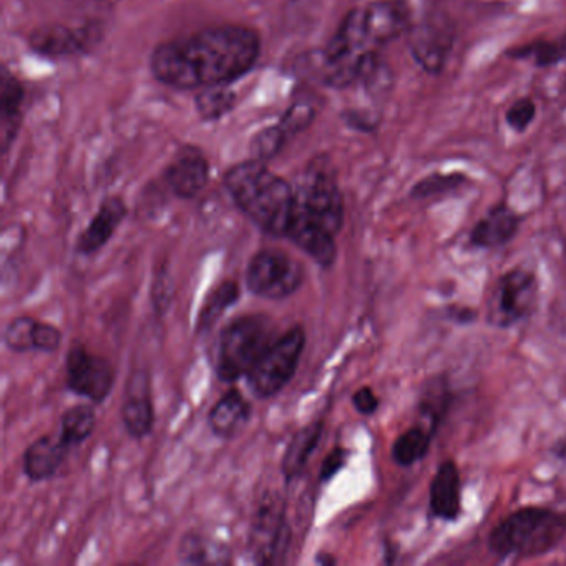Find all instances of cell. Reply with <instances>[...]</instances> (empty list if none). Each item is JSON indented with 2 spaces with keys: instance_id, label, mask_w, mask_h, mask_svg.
Returning <instances> with one entry per match:
<instances>
[{
  "instance_id": "6da1fadb",
  "label": "cell",
  "mask_w": 566,
  "mask_h": 566,
  "mask_svg": "<svg viewBox=\"0 0 566 566\" xmlns=\"http://www.w3.org/2000/svg\"><path fill=\"white\" fill-rule=\"evenodd\" d=\"M261 54L254 29L224 24L201 29L157 45L151 75L177 91H205L230 85L253 71Z\"/></svg>"
},
{
  "instance_id": "7a4b0ae2",
  "label": "cell",
  "mask_w": 566,
  "mask_h": 566,
  "mask_svg": "<svg viewBox=\"0 0 566 566\" xmlns=\"http://www.w3.org/2000/svg\"><path fill=\"white\" fill-rule=\"evenodd\" d=\"M344 227V198L326 161L307 167L294 187V210L286 238L321 268L336 263V237Z\"/></svg>"
},
{
  "instance_id": "3957f363",
  "label": "cell",
  "mask_w": 566,
  "mask_h": 566,
  "mask_svg": "<svg viewBox=\"0 0 566 566\" xmlns=\"http://www.w3.org/2000/svg\"><path fill=\"white\" fill-rule=\"evenodd\" d=\"M224 188L241 213L274 238H286L294 210V187L271 171L264 161L233 165L223 177Z\"/></svg>"
},
{
  "instance_id": "277c9868",
  "label": "cell",
  "mask_w": 566,
  "mask_h": 566,
  "mask_svg": "<svg viewBox=\"0 0 566 566\" xmlns=\"http://www.w3.org/2000/svg\"><path fill=\"white\" fill-rule=\"evenodd\" d=\"M566 533V518L555 510L525 506L503 518L489 535V549L500 559L533 558L556 548Z\"/></svg>"
},
{
  "instance_id": "5b68a950",
  "label": "cell",
  "mask_w": 566,
  "mask_h": 566,
  "mask_svg": "<svg viewBox=\"0 0 566 566\" xmlns=\"http://www.w3.org/2000/svg\"><path fill=\"white\" fill-rule=\"evenodd\" d=\"M276 324L266 314H247L231 321L218 339L214 370L221 382H237L256 366L277 339Z\"/></svg>"
},
{
  "instance_id": "8992f818",
  "label": "cell",
  "mask_w": 566,
  "mask_h": 566,
  "mask_svg": "<svg viewBox=\"0 0 566 566\" xmlns=\"http://www.w3.org/2000/svg\"><path fill=\"white\" fill-rule=\"evenodd\" d=\"M306 346L303 326H294L281 334L256 366L248 374V386L258 399L277 396L293 380Z\"/></svg>"
},
{
  "instance_id": "52a82bcc",
  "label": "cell",
  "mask_w": 566,
  "mask_h": 566,
  "mask_svg": "<svg viewBox=\"0 0 566 566\" xmlns=\"http://www.w3.org/2000/svg\"><path fill=\"white\" fill-rule=\"evenodd\" d=\"M538 280L526 268H513L496 280L486 306V319L493 327L510 329L522 324L538 306Z\"/></svg>"
},
{
  "instance_id": "ba28073f",
  "label": "cell",
  "mask_w": 566,
  "mask_h": 566,
  "mask_svg": "<svg viewBox=\"0 0 566 566\" xmlns=\"http://www.w3.org/2000/svg\"><path fill=\"white\" fill-rule=\"evenodd\" d=\"M304 266L291 254L274 248L258 251L247 270V286L254 296L283 301L304 283Z\"/></svg>"
},
{
  "instance_id": "9c48e42d",
  "label": "cell",
  "mask_w": 566,
  "mask_h": 566,
  "mask_svg": "<svg viewBox=\"0 0 566 566\" xmlns=\"http://www.w3.org/2000/svg\"><path fill=\"white\" fill-rule=\"evenodd\" d=\"M67 389L75 396L84 397L94 403H102L115 384V369L107 357L88 353L87 347L75 344L65 359Z\"/></svg>"
},
{
  "instance_id": "30bf717a",
  "label": "cell",
  "mask_w": 566,
  "mask_h": 566,
  "mask_svg": "<svg viewBox=\"0 0 566 566\" xmlns=\"http://www.w3.org/2000/svg\"><path fill=\"white\" fill-rule=\"evenodd\" d=\"M291 543V530L286 522V512L280 499H264L254 513L251 525V548L254 563L270 565L283 562Z\"/></svg>"
},
{
  "instance_id": "8fae6325",
  "label": "cell",
  "mask_w": 566,
  "mask_h": 566,
  "mask_svg": "<svg viewBox=\"0 0 566 566\" xmlns=\"http://www.w3.org/2000/svg\"><path fill=\"white\" fill-rule=\"evenodd\" d=\"M453 42L455 28L443 14L427 15L409 31L410 54L422 71L430 75L440 74L446 69Z\"/></svg>"
},
{
  "instance_id": "7c38bea8",
  "label": "cell",
  "mask_w": 566,
  "mask_h": 566,
  "mask_svg": "<svg viewBox=\"0 0 566 566\" xmlns=\"http://www.w3.org/2000/svg\"><path fill=\"white\" fill-rule=\"evenodd\" d=\"M101 39V29L95 25H45L29 35V45L42 57L67 59L88 54Z\"/></svg>"
},
{
  "instance_id": "4fadbf2b",
  "label": "cell",
  "mask_w": 566,
  "mask_h": 566,
  "mask_svg": "<svg viewBox=\"0 0 566 566\" xmlns=\"http://www.w3.org/2000/svg\"><path fill=\"white\" fill-rule=\"evenodd\" d=\"M360 9L364 28L377 49L396 41L412 28L409 0H374Z\"/></svg>"
},
{
  "instance_id": "5bb4252c",
  "label": "cell",
  "mask_w": 566,
  "mask_h": 566,
  "mask_svg": "<svg viewBox=\"0 0 566 566\" xmlns=\"http://www.w3.org/2000/svg\"><path fill=\"white\" fill-rule=\"evenodd\" d=\"M120 417L125 430L134 439H145L154 430L155 409L154 399H151L150 376L147 370H132L127 386H125Z\"/></svg>"
},
{
  "instance_id": "9a60e30c",
  "label": "cell",
  "mask_w": 566,
  "mask_h": 566,
  "mask_svg": "<svg viewBox=\"0 0 566 566\" xmlns=\"http://www.w3.org/2000/svg\"><path fill=\"white\" fill-rule=\"evenodd\" d=\"M168 188L181 200H195L210 181V161L197 147L181 148L164 174Z\"/></svg>"
},
{
  "instance_id": "2e32d148",
  "label": "cell",
  "mask_w": 566,
  "mask_h": 566,
  "mask_svg": "<svg viewBox=\"0 0 566 566\" xmlns=\"http://www.w3.org/2000/svg\"><path fill=\"white\" fill-rule=\"evenodd\" d=\"M128 210L120 197H108L102 201L95 217L92 218L88 227L78 237L75 250L82 256H92L98 253L114 237L127 217Z\"/></svg>"
},
{
  "instance_id": "e0dca14e",
  "label": "cell",
  "mask_w": 566,
  "mask_h": 566,
  "mask_svg": "<svg viewBox=\"0 0 566 566\" xmlns=\"http://www.w3.org/2000/svg\"><path fill=\"white\" fill-rule=\"evenodd\" d=\"M520 224L522 218L513 208L506 203L495 205L470 231V244L482 250L505 247L518 233Z\"/></svg>"
},
{
  "instance_id": "ac0fdd59",
  "label": "cell",
  "mask_w": 566,
  "mask_h": 566,
  "mask_svg": "<svg viewBox=\"0 0 566 566\" xmlns=\"http://www.w3.org/2000/svg\"><path fill=\"white\" fill-rule=\"evenodd\" d=\"M462 512V480L452 460L440 463L430 482V513L443 522H455Z\"/></svg>"
},
{
  "instance_id": "d6986e66",
  "label": "cell",
  "mask_w": 566,
  "mask_h": 566,
  "mask_svg": "<svg viewBox=\"0 0 566 566\" xmlns=\"http://www.w3.org/2000/svg\"><path fill=\"white\" fill-rule=\"evenodd\" d=\"M28 98L24 84L14 74L2 69L0 77V145L8 154L18 138L24 118V104Z\"/></svg>"
},
{
  "instance_id": "ffe728a7",
  "label": "cell",
  "mask_w": 566,
  "mask_h": 566,
  "mask_svg": "<svg viewBox=\"0 0 566 566\" xmlns=\"http://www.w3.org/2000/svg\"><path fill=\"white\" fill-rule=\"evenodd\" d=\"M69 450L71 449L62 442L61 437H39L25 449L22 457L25 476L34 483L51 480L64 465Z\"/></svg>"
},
{
  "instance_id": "44dd1931",
  "label": "cell",
  "mask_w": 566,
  "mask_h": 566,
  "mask_svg": "<svg viewBox=\"0 0 566 566\" xmlns=\"http://www.w3.org/2000/svg\"><path fill=\"white\" fill-rule=\"evenodd\" d=\"M251 403L238 389H230L208 413V423L214 436L231 440L240 436L251 420Z\"/></svg>"
},
{
  "instance_id": "7402d4cb",
  "label": "cell",
  "mask_w": 566,
  "mask_h": 566,
  "mask_svg": "<svg viewBox=\"0 0 566 566\" xmlns=\"http://www.w3.org/2000/svg\"><path fill=\"white\" fill-rule=\"evenodd\" d=\"M323 420H314V422L307 423L306 427L294 433L293 439L287 443L283 462H281V472H283L286 482H293V480L303 475L311 457L316 452L317 446L323 439Z\"/></svg>"
},
{
  "instance_id": "603a6c76",
  "label": "cell",
  "mask_w": 566,
  "mask_h": 566,
  "mask_svg": "<svg viewBox=\"0 0 566 566\" xmlns=\"http://www.w3.org/2000/svg\"><path fill=\"white\" fill-rule=\"evenodd\" d=\"M241 287L234 280L221 281L205 300L198 314L197 333L203 334L210 331L218 321L223 317L228 310L234 306L240 300Z\"/></svg>"
},
{
  "instance_id": "cb8c5ba5",
  "label": "cell",
  "mask_w": 566,
  "mask_h": 566,
  "mask_svg": "<svg viewBox=\"0 0 566 566\" xmlns=\"http://www.w3.org/2000/svg\"><path fill=\"white\" fill-rule=\"evenodd\" d=\"M433 430L423 426H413L400 433L392 443V460L400 467H410L420 462L429 453Z\"/></svg>"
},
{
  "instance_id": "d4e9b609",
  "label": "cell",
  "mask_w": 566,
  "mask_h": 566,
  "mask_svg": "<svg viewBox=\"0 0 566 566\" xmlns=\"http://www.w3.org/2000/svg\"><path fill=\"white\" fill-rule=\"evenodd\" d=\"M95 429V409L87 403L74 406L62 416L61 437L62 442L72 449V447L82 446L85 440L91 439Z\"/></svg>"
},
{
  "instance_id": "484cf974",
  "label": "cell",
  "mask_w": 566,
  "mask_h": 566,
  "mask_svg": "<svg viewBox=\"0 0 566 566\" xmlns=\"http://www.w3.org/2000/svg\"><path fill=\"white\" fill-rule=\"evenodd\" d=\"M230 555L223 546L213 545L200 533H187L178 545V559L185 565H208L227 563Z\"/></svg>"
},
{
  "instance_id": "4316f807",
  "label": "cell",
  "mask_w": 566,
  "mask_h": 566,
  "mask_svg": "<svg viewBox=\"0 0 566 566\" xmlns=\"http://www.w3.org/2000/svg\"><path fill=\"white\" fill-rule=\"evenodd\" d=\"M238 97L228 85L205 88L195 98L198 117L203 122H218L237 107Z\"/></svg>"
},
{
  "instance_id": "83f0119b",
  "label": "cell",
  "mask_w": 566,
  "mask_h": 566,
  "mask_svg": "<svg viewBox=\"0 0 566 566\" xmlns=\"http://www.w3.org/2000/svg\"><path fill=\"white\" fill-rule=\"evenodd\" d=\"M469 181L463 174H432L413 185L410 198L422 201L455 193L460 188L469 185Z\"/></svg>"
},
{
  "instance_id": "f1b7e54d",
  "label": "cell",
  "mask_w": 566,
  "mask_h": 566,
  "mask_svg": "<svg viewBox=\"0 0 566 566\" xmlns=\"http://www.w3.org/2000/svg\"><path fill=\"white\" fill-rule=\"evenodd\" d=\"M509 57L528 59L538 67H549V65L558 64L563 59H566V51L562 41L533 42V44L513 49L509 52Z\"/></svg>"
},
{
  "instance_id": "f546056e",
  "label": "cell",
  "mask_w": 566,
  "mask_h": 566,
  "mask_svg": "<svg viewBox=\"0 0 566 566\" xmlns=\"http://www.w3.org/2000/svg\"><path fill=\"white\" fill-rule=\"evenodd\" d=\"M35 317L19 316L12 319L4 329V344L12 353H32L34 349Z\"/></svg>"
},
{
  "instance_id": "4dcf8cb0",
  "label": "cell",
  "mask_w": 566,
  "mask_h": 566,
  "mask_svg": "<svg viewBox=\"0 0 566 566\" xmlns=\"http://www.w3.org/2000/svg\"><path fill=\"white\" fill-rule=\"evenodd\" d=\"M290 140L291 138L284 134L280 125H271L254 135L253 142H251V155L254 160L266 164L268 160L276 157Z\"/></svg>"
},
{
  "instance_id": "1f68e13d",
  "label": "cell",
  "mask_w": 566,
  "mask_h": 566,
  "mask_svg": "<svg viewBox=\"0 0 566 566\" xmlns=\"http://www.w3.org/2000/svg\"><path fill=\"white\" fill-rule=\"evenodd\" d=\"M316 114L317 108L313 102L307 101V98H297L287 107L277 125L283 128L287 137L293 138L294 135L301 134L313 124Z\"/></svg>"
},
{
  "instance_id": "d6a6232c",
  "label": "cell",
  "mask_w": 566,
  "mask_h": 566,
  "mask_svg": "<svg viewBox=\"0 0 566 566\" xmlns=\"http://www.w3.org/2000/svg\"><path fill=\"white\" fill-rule=\"evenodd\" d=\"M171 301H174V280H171L167 266H161L155 273L154 283H151V306H154L157 316L167 314Z\"/></svg>"
},
{
  "instance_id": "836d02e7",
  "label": "cell",
  "mask_w": 566,
  "mask_h": 566,
  "mask_svg": "<svg viewBox=\"0 0 566 566\" xmlns=\"http://www.w3.org/2000/svg\"><path fill=\"white\" fill-rule=\"evenodd\" d=\"M536 117V104L532 98L523 97L513 102L505 114V122L513 132L523 134L528 130Z\"/></svg>"
},
{
  "instance_id": "e575fe53",
  "label": "cell",
  "mask_w": 566,
  "mask_h": 566,
  "mask_svg": "<svg viewBox=\"0 0 566 566\" xmlns=\"http://www.w3.org/2000/svg\"><path fill=\"white\" fill-rule=\"evenodd\" d=\"M447 406H449V392H447L446 386L437 387L436 382L430 384V389L423 392L420 410L423 416H429L432 419L430 422H432L433 430L442 419Z\"/></svg>"
},
{
  "instance_id": "d590c367",
  "label": "cell",
  "mask_w": 566,
  "mask_h": 566,
  "mask_svg": "<svg viewBox=\"0 0 566 566\" xmlns=\"http://www.w3.org/2000/svg\"><path fill=\"white\" fill-rule=\"evenodd\" d=\"M62 344V331L54 324L38 321L34 334V349L39 353H55Z\"/></svg>"
},
{
  "instance_id": "8d00e7d4",
  "label": "cell",
  "mask_w": 566,
  "mask_h": 566,
  "mask_svg": "<svg viewBox=\"0 0 566 566\" xmlns=\"http://www.w3.org/2000/svg\"><path fill=\"white\" fill-rule=\"evenodd\" d=\"M347 457H349V452L343 447H336L333 452L327 453L326 459H324L323 465H321L319 480L323 483L329 482L333 480L340 470L346 467Z\"/></svg>"
},
{
  "instance_id": "74e56055",
  "label": "cell",
  "mask_w": 566,
  "mask_h": 566,
  "mask_svg": "<svg viewBox=\"0 0 566 566\" xmlns=\"http://www.w3.org/2000/svg\"><path fill=\"white\" fill-rule=\"evenodd\" d=\"M353 406L363 416H373L379 409V397L376 396V392L370 387H360V389L354 392Z\"/></svg>"
},
{
  "instance_id": "f35d334b",
  "label": "cell",
  "mask_w": 566,
  "mask_h": 566,
  "mask_svg": "<svg viewBox=\"0 0 566 566\" xmlns=\"http://www.w3.org/2000/svg\"><path fill=\"white\" fill-rule=\"evenodd\" d=\"M316 562L321 563V565H334L336 559H334L333 556H327L326 553H321V555L317 556Z\"/></svg>"
},
{
  "instance_id": "ab89813d",
  "label": "cell",
  "mask_w": 566,
  "mask_h": 566,
  "mask_svg": "<svg viewBox=\"0 0 566 566\" xmlns=\"http://www.w3.org/2000/svg\"><path fill=\"white\" fill-rule=\"evenodd\" d=\"M562 44H563V48H565V51H566V35H565V38L562 39Z\"/></svg>"
}]
</instances>
